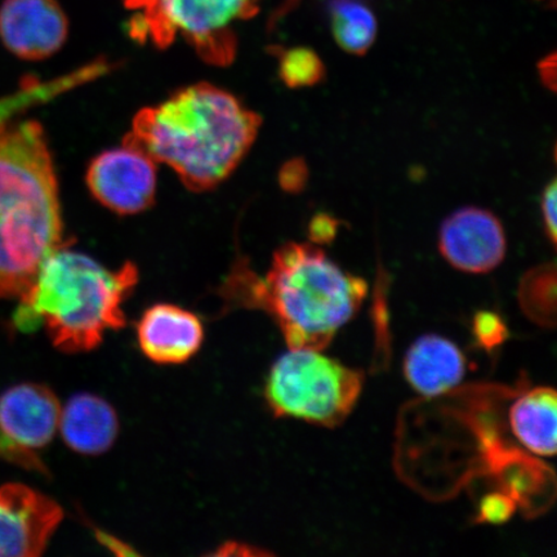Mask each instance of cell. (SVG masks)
I'll return each mask as SVG.
<instances>
[{
	"mask_svg": "<svg viewBox=\"0 0 557 557\" xmlns=\"http://www.w3.org/2000/svg\"><path fill=\"white\" fill-rule=\"evenodd\" d=\"M260 127V115L235 96L199 83L139 111L124 143L171 166L187 189L207 191L239 165Z\"/></svg>",
	"mask_w": 557,
	"mask_h": 557,
	"instance_id": "obj_1",
	"label": "cell"
},
{
	"mask_svg": "<svg viewBox=\"0 0 557 557\" xmlns=\"http://www.w3.org/2000/svg\"><path fill=\"white\" fill-rule=\"evenodd\" d=\"M221 294L230 308L270 313L289 348L322 351L357 315L368 284L313 244L288 243L276 250L264 277L246 262L236 264Z\"/></svg>",
	"mask_w": 557,
	"mask_h": 557,
	"instance_id": "obj_2",
	"label": "cell"
},
{
	"mask_svg": "<svg viewBox=\"0 0 557 557\" xmlns=\"http://www.w3.org/2000/svg\"><path fill=\"white\" fill-rule=\"evenodd\" d=\"M65 246L58 174L35 121L0 122V298L23 297Z\"/></svg>",
	"mask_w": 557,
	"mask_h": 557,
	"instance_id": "obj_3",
	"label": "cell"
},
{
	"mask_svg": "<svg viewBox=\"0 0 557 557\" xmlns=\"http://www.w3.org/2000/svg\"><path fill=\"white\" fill-rule=\"evenodd\" d=\"M138 281L134 263L108 270L65 246L47 257L13 317L20 331L44 325L60 351L94 350L103 334L127 325L122 305Z\"/></svg>",
	"mask_w": 557,
	"mask_h": 557,
	"instance_id": "obj_4",
	"label": "cell"
},
{
	"mask_svg": "<svg viewBox=\"0 0 557 557\" xmlns=\"http://www.w3.org/2000/svg\"><path fill=\"white\" fill-rule=\"evenodd\" d=\"M363 386V372L319 350L289 348L271 368L264 396L276 417L332 429L350 416Z\"/></svg>",
	"mask_w": 557,
	"mask_h": 557,
	"instance_id": "obj_5",
	"label": "cell"
},
{
	"mask_svg": "<svg viewBox=\"0 0 557 557\" xmlns=\"http://www.w3.org/2000/svg\"><path fill=\"white\" fill-rule=\"evenodd\" d=\"M261 0H152L134 21L135 37L151 38L159 47L172 44L176 35L189 41L201 58L215 65L234 60V25L253 17Z\"/></svg>",
	"mask_w": 557,
	"mask_h": 557,
	"instance_id": "obj_6",
	"label": "cell"
},
{
	"mask_svg": "<svg viewBox=\"0 0 557 557\" xmlns=\"http://www.w3.org/2000/svg\"><path fill=\"white\" fill-rule=\"evenodd\" d=\"M61 406L50 387L20 383L0 395V459L46 473L39 451L60 428Z\"/></svg>",
	"mask_w": 557,
	"mask_h": 557,
	"instance_id": "obj_7",
	"label": "cell"
},
{
	"mask_svg": "<svg viewBox=\"0 0 557 557\" xmlns=\"http://www.w3.org/2000/svg\"><path fill=\"white\" fill-rule=\"evenodd\" d=\"M87 185L103 207L120 214H136L154 203L157 163L141 149L124 143L94 159Z\"/></svg>",
	"mask_w": 557,
	"mask_h": 557,
	"instance_id": "obj_8",
	"label": "cell"
},
{
	"mask_svg": "<svg viewBox=\"0 0 557 557\" xmlns=\"http://www.w3.org/2000/svg\"><path fill=\"white\" fill-rule=\"evenodd\" d=\"M62 519L60 505L33 487L0 486V556H40Z\"/></svg>",
	"mask_w": 557,
	"mask_h": 557,
	"instance_id": "obj_9",
	"label": "cell"
},
{
	"mask_svg": "<svg viewBox=\"0 0 557 557\" xmlns=\"http://www.w3.org/2000/svg\"><path fill=\"white\" fill-rule=\"evenodd\" d=\"M438 249L453 268L485 274L505 260L507 239L497 215L478 207L458 209L443 222Z\"/></svg>",
	"mask_w": 557,
	"mask_h": 557,
	"instance_id": "obj_10",
	"label": "cell"
},
{
	"mask_svg": "<svg viewBox=\"0 0 557 557\" xmlns=\"http://www.w3.org/2000/svg\"><path fill=\"white\" fill-rule=\"evenodd\" d=\"M66 37L67 18L55 0H5L0 7V39L18 59L51 58Z\"/></svg>",
	"mask_w": 557,
	"mask_h": 557,
	"instance_id": "obj_11",
	"label": "cell"
},
{
	"mask_svg": "<svg viewBox=\"0 0 557 557\" xmlns=\"http://www.w3.org/2000/svg\"><path fill=\"white\" fill-rule=\"evenodd\" d=\"M137 337L146 358L158 364H181L199 351L205 329L195 313L176 305L159 304L139 319Z\"/></svg>",
	"mask_w": 557,
	"mask_h": 557,
	"instance_id": "obj_12",
	"label": "cell"
},
{
	"mask_svg": "<svg viewBox=\"0 0 557 557\" xmlns=\"http://www.w3.org/2000/svg\"><path fill=\"white\" fill-rule=\"evenodd\" d=\"M466 360L449 339L428 334L417 339L404 360V374L417 393L438 396L455 388L465 377Z\"/></svg>",
	"mask_w": 557,
	"mask_h": 557,
	"instance_id": "obj_13",
	"label": "cell"
},
{
	"mask_svg": "<svg viewBox=\"0 0 557 557\" xmlns=\"http://www.w3.org/2000/svg\"><path fill=\"white\" fill-rule=\"evenodd\" d=\"M69 448L86 456L102 455L120 434L115 409L99 396L78 394L61 409L60 428Z\"/></svg>",
	"mask_w": 557,
	"mask_h": 557,
	"instance_id": "obj_14",
	"label": "cell"
},
{
	"mask_svg": "<svg viewBox=\"0 0 557 557\" xmlns=\"http://www.w3.org/2000/svg\"><path fill=\"white\" fill-rule=\"evenodd\" d=\"M510 426L518 441L533 455L556 453L557 399L552 387H535L522 394L510 409Z\"/></svg>",
	"mask_w": 557,
	"mask_h": 557,
	"instance_id": "obj_15",
	"label": "cell"
},
{
	"mask_svg": "<svg viewBox=\"0 0 557 557\" xmlns=\"http://www.w3.org/2000/svg\"><path fill=\"white\" fill-rule=\"evenodd\" d=\"M334 40L346 53L363 55L377 38V17L366 0H330Z\"/></svg>",
	"mask_w": 557,
	"mask_h": 557,
	"instance_id": "obj_16",
	"label": "cell"
},
{
	"mask_svg": "<svg viewBox=\"0 0 557 557\" xmlns=\"http://www.w3.org/2000/svg\"><path fill=\"white\" fill-rule=\"evenodd\" d=\"M519 298L522 309L539 322H554L556 308V268L542 264L522 277Z\"/></svg>",
	"mask_w": 557,
	"mask_h": 557,
	"instance_id": "obj_17",
	"label": "cell"
},
{
	"mask_svg": "<svg viewBox=\"0 0 557 557\" xmlns=\"http://www.w3.org/2000/svg\"><path fill=\"white\" fill-rule=\"evenodd\" d=\"M278 75L290 88L313 87L325 78L326 70L320 55L308 47H295L278 52Z\"/></svg>",
	"mask_w": 557,
	"mask_h": 557,
	"instance_id": "obj_18",
	"label": "cell"
},
{
	"mask_svg": "<svg viewBox=\"0 0 557 557\" xmlns=\"http://www.w3.org/2000/svg\"><path fill=\"white\" fill-rule=\"evenodd\" d=\"M58 83L52 85H29L20 90V92L3 97L0 99V122L12 120V116L18 111L30 107L34 102L45 100L46 97L58 92Z\"/></svg>",
	"mask_w": 557,
	"mask_h": 557,
	"instance_id": "obj_19",
	"label": "cell"
},
{
	"mask_svg": "<svg viewBox=\"0 0 557 557\" xmlns=\"http://www.w3.org/2000/svg\"><path fill=\"white\" fill-rule=\"evenodd\" d=\"M473 332L480 344L486 348H494L507 338V329L504 320L497 313L490 311L479 312L473 322Z\"/></svg>",
	"mask_w": 557,
	"mask_h": 557,
	"instance_id": "obj_20",
	"label": "cell"
},
{
	"mask_svg": "<svg viewBox=\"0 0 557 557\" xmlns=\"http://www.w3.org/2000/svg\"><path fill=\"white\" fill-rule=\"evenodd\" d=\"M515 503L506 494H490L480 505V519L491 524H503L512 517Z\"/></svg>",
	"mask_w": 557,
	"mask_h": 557,
	"instance_id": "obj_21",
	"label": "cell"
},
{
	"mask_svg": "<svg viewBox=\"0 0 557 557\" xmlns=\"http://www.w3.org/2000/svg\"><path fill=\"white\" fill-rule=\"evenodd\" d=\"M557 184L556 180L549 183L542 194L541 211L543 225L546 228V235L549 240L553 242L554 246L557 238Z\"/></svg>",
	"mask_w": 557,
	"mask_h": 557,
	"instance_id": "obj_22",
	"label": "cell"
},
{
	"mask_svg": "<svg viewBox=\"0 0 557 557\" xmlns=\"http://www.w3.org/2000/svg\"><path fill=\"white\" fill-rule=\"evenodd\" d=\"M341 221L331 214L319 213L313 215L309 225V236L313 244H329L336 239Z\"/></svg>",
	"mask_w": 557,
	"mask_h": 557,
	"instance_id": "obj_23",
	"label": "cell"
},
{
	"mask_svg": "<svg viewBox=\"0 0 557 557\" xmlns=\"http://www.w3.org/2000/svg\"><path fill=\"white\" fill-rule=\"evenodd\" d=\"M309 170L302 159L290 160L281 172V185L289 193L302 191L308 183Z\"/></svg>",
	"mask_w": 557,
	"mask_h": 557,
	"instance_id": "obj_24",
	"label": "cell"
},
{
	"mask_svg": "<svg viewBox=\"0 0 557 557\" xmlns=\"http://www.w3.org/2000/svg\"><path fill=\"white\" fill-rule=\"evenodd\" d=\"M540 78L549 90H556V53L546 55L539 62Z\"/></svg>",
	"mask_w": 557,
	"mask_h": 557,
	"instance_id": "obj_25",
	"label": "cell"
},
{
	"mask_svg": "<svg viewBox=\"0 0 557 557\" xmlns=\"http://www.w3.org/2000/svg\"><path fill=\"white\" fill-rule=\"evenodd\" d=\"M214 555L219 556H257V555H268V553L259 552L256 547H250L247 545H242L238 542H228L226 545L221 546L219 552H215Z\"/></svg>",
	"mask_w": 557,
	"mask_h": 557,
	"instance_id": "obj_26",
	"label": "cell"
},
{
	"mask_svg": "<svg viewBox=\"0 0 557 557\" xmlns=\"http://www.w3.org/2000/svg\"><path fill=\"white\" fill-rule=\"evenodd\" d=\"M124 3L128 9L143 12L146 9H149L152 0H124Z\"/></svg>",
	"mask_w": 557,
	"mask_h": 557,
	"instance_id": "obj_27",
	"label": "cell"
}]
</instances>
